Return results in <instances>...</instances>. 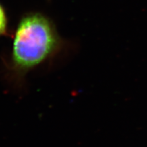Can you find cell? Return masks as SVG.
Instances as JSON below:
<instances>
[{
    "label": "cell",
    "mask_w": 147,
    "mask_h": 147,
    "mask_svg": "<svg viewBox=\"0 0 147 147\" xmlns=\"http://www.w3.org/2000/svg\"><path fill=\"white\" fill-rule=\"evenodd\" d=\"M65 49L47 18L38 14L25 16L18 25L10 53L1 60L3 76L11 87L21 89L31 71L53 65L65 56Z\"/></svg>",
    "instance_id": "6da1fadb"
},
{
    "label": "cell",
    "mask_w": 147,
    "mask_h": 147,
    "mask_svg": "<svg viewBox=\"0 0 147 147\" xmlns=\"http://www.w3.org/2000/svg\"><path fill=\"white\" fill-rule=\"evenodd\" d=\"M8 33V22L2 7L0 5V36H5Z\"/></svg>",
    "instance_id": "7a4b0ae2"
}]
</instances>
